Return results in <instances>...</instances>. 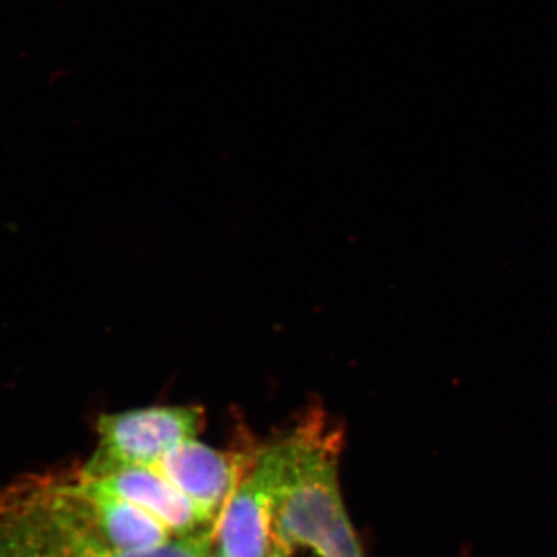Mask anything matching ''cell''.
<instances>
[{"label": "cell", "instance_id": "obj_1", "mask_svg": "<svg viewBox=\"0 0 557 557\" xmlns=\"http://www.w3.org/2000/svg\"><path fill=\"white\" fill-rule=\"evenodd\" d=\"M292 456L274 507L270 557H366L339 485L343 434L321 413L289 431Z\"/></svg>", "mask_w": 557, "mask_h": 557}, {"label": "cell", "instance_id": "obj_2", "mask_svg": "<svg viewBox=\"0 0 557 557\" xmlns=\"http://www.w3.org/2000/svg\"><path fill=\"white\" fill-rule=\"evenodd\" d=\"M289 456V432L252 454L215 531V545L226 557H270L271 522Z\"/></svg>", "mask_w": 557, "mask_h": 557}, {"label": "cell", "instance_id": "obj_3", "mask_svg": "<svg viewBox=\"0 0 557 557\" xmlns=\"http://www.w3.org/2000/svg\"><path fill=\"white\" fill-rule=\"evenodd\" d=\"M207 417L199 406L152 408L106 413L98 418V445L90 468L153 467L171 449L203 431Z\"/></svg>", "mask_w": 557, "mask_h": 557}, {"label": "cell", "instance_id": "obj_4", "mask_svg": "<svg viewBox=\"0 0 557 557\" xmlns=\"http://www.w3.org/2000/svg\"><path fill=\"white\" fill-rule=\"evenodd\" d=\"M21 482L70 557H209L214 548L215 531L197 536L172 537L166 544L153 548L110 547L73 507L62 490L57 472L25 475Z\"/></svg>", "mask_w": 557, "mask_h": 557}, {"label": "cell", "instance_id": "obj_5", "mask_svg": "<svg viewBox=\"0 0 557 557\" xmlns=\"http://www.w3.org/2000/svg\"><path fill=\"white\" fill-rule=\"evenodd\" d=\"M79 474L94 485L126 498L160 520L174 537L214 533L219 520L197 507L153 467L90 468L81 465Z\"/></svg>", "mask_w": 557, "mask_h": 557}, {"label": "cell", "instance_id": "obj_6", "mask_svg": "<svg viewBox=\"0 0 557 557\" xmlns=\"http://www.w3.org/2000/svg\"><path fill=\"white\" fill-rule=\"evenodd\" d=\"M252 456L226 453L189 438L153 468L211 518L220 519Z\"/></svg>", "mask_w": 557, "mask_h": 557}, {"label": "cell", "instance_id": "obj_7", "mask_svg": "<svg viewBox=\"0 0 557 557\" xmlns=\"http://www.w3.org/2000/svg\"><path fill=\"white\" fill-rule=\"evenodd\" d=\"M0 557H70L20 480L0 493Z\"/></svg>", "mask_w": 557, "mask_h": 557}, {"label": "cell", "instance_id": "obj_8", "mask_svg": "<svg viewBox=\"0 0 557 557\" xmlns=\"http://www.w3.org/2000/svg\"><path fill=\"white\" fill-rule=\"evenodd\" d=\"M209 557H226L223 555L222 549L218 547V545H214V548H212L211 556Z\"/></svg>", "mask_w": 557, "mask_h": 557}]
</instances>
